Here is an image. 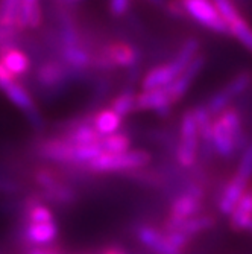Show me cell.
Returning a JSON list of instances; mask_svg holds the SVG:
<instances>
[{
    "mask_svg": "<svg viewBox=\"0 0 252 254\" xmlns=\"http://www.w3.org/2000/svg\"><path fill=\"white\" fill-rule=\"evenodd\" d=\"M152 160L151 152L145 149H129L122 154H106L102 152L93 161L85 166L90 172L95 174H119L134 172L145 169Z\"/></svg>",
    "mask_w": 252,
    "mask_h": 254,
    "instance_id": "7a4b0ae2",
    "label": "cell"
},
{
    "mask_svg": "<svg viewBox=\"0 0 252 254\" xmlns=\"http://www.w3.org/2000/svg\"><path fill=\"white\" fill-rule=\"evenodd\" d=\"M214 224H216L214 216L205 215V213H201L187 219H173L167 216V219L163 224V230L164 232H181L193 239L196 235L210 230Z\"/></svg>",
    "mask_w": 252,
    "mask_h": 254,
    "instance_id": "7c38bea8",
    "label": "cell"
},
{
    "mask_svg": "<svg viewBox=\"0 0 252 254\" xmlns=\"http://www.w3.org/2000/svg\"><path fill=\"white\" fill-rule=\"evenodd\" d=\"M84 75L85 72L75 70V68L64 64L59 58L58 60L53 58V60H46L38 65L35 72V79L43 88L53 91L64 87L67 82L81 79Z\"/></svg>",
    "mask_w": 252,
    "mask_h": 254,
    "instance_id": "5b68a950",
    "label": "cell"
},
{
    "mask_svg": "<svg viewBox=\"0 0 252 254\" xmlns=\"http://www.w3.org/2000/svg\"><path fill=\"white\" fill-rule=\"evenodd\" d=\"M58 2H59L61 5H73V3L81 2V0H58Z\"/></svg>",
    "mask_w": 252,
    "mask_h": 254,
    "instance_id": "e575fe53",
    "label": "cell"
},
{
    "mask_svg": "<svg viewBox=\"0 0 252 254\" xmlns=\"http://www.w3.org/2000/svg\"><path fill=\"white\" fill-rule=\"evenodd\" d=\"M203 65H205V57L203 55H198L184 68V72H182L172 84H169L167 87H164L166 91H167V95L170 96V99H172L173 104L179 102L182 98H184V95L187 93L189 88L192 87V84L196 79V76L201 73Z\"/></svg>",
    "mask_w": 252,
    "mask_h": 254,
    "instance_id": "4fadbf2b",
    "label": "cell"
},
{
    "mask_svg": "<svg viewBox=\"0 0 252 254\" xmlns=\"http://www.w3.org/2000/svg\"><path fill=\"white\" fill-rule=\"evenodd\" d=\"M20 0H0V26L18 31Z\"/></svg>",
    "mask_w": 252,
    "mask_h": 254,
    "instance_id": "cb8c5ba5",
    "label": "cell"
},
{
    "mask_svg": "<svg viewBox=\"0 0 252 254\" xmlns=\"http://www.w3.org/2000/svg\"><path fill=\"white\" fill-rule=\"evenodd\" d=\"M122 121H123V118H120L116 111H112L108 107V108H102L93 114L91 125H93V128L98 131V134L101 137H106V135L119 132V129L122 127Z\"/></svg>",
    "mask_w": 252,
    "mask_h": 254,
    "instance_id": "ffe728a7",
    "label": "cell"
},
{
    "mask_svg": "<svg viewBox=\"0 0 252 254\" xmlns=\"http://www.w3.org/2000/svg\"><path fill=\"white\" fill-rule=\"evenodd\" d=\"M25 219L29 224H48L55 222V215L46 201L38 195H31L25 199Z\"/></svg>",
    "mask_w": 252,
    "mask_h": 254,
    "instance_id": "ac0fdd59",
    "label": "cell"
},
{
    "mask_svg": "<svg viewBox=\"0 0 252 254\" xmlns=\"http://www.w3.org/2000/svg\"><path fill=\"white\" fill-rule=\"evenodd\" d=\"M187 17L198 21L201 26L207 28L216 34L230 35V28L220 17L213 0H181Z\"/></svg>",
    "mask_w": 252,
    "mask_h": 254,
    "instance_id": "8992f818",
    "label": "cell"
},
{
    "mask_svg": "<svg viewBox=\"0 0 252 254\" xmlns=\"http://www.w3.org/2000/svg\"><path fill=\"white\" fill-rule=\"evenodd\" d=\"M0 63L14 78L26 75L31 70L29 57L21 49H18L15 44L0 48Z\"/></svg>",
    "mask_w": 252,
    "mask_h": 254,
    "instance_id": "e0dca14e",
    "label": "cell"
},
{
    "mask_svg": "<svg viewBox=\"0 0 252 254\" xmlns=\"http://www.w3.org/2000/svg\"><path fill=\"white\" fill-rule=\"evenodd\" d=\"M102 151L106 154H122L131 149V138L125 132H116L101 138Z\"/></svg>",
    "mask_w": 252,
    "mask_h": 254,
    "instance_id": "d4e9b609",
    "label": "cell"
},
{
    "mask_svg": "<svg viewBox=\"0 0 252 254\" xmlns=\"http://www.w3.org/2000/svg\"><path fill=\"white\" fill-rule=\"evenodd\" d=\"M199 132L190 110L182 114L179 124V137L175 148V158L178 165L184 169L193 168L199 158Z\"/></svg>",
    "mask_w": 252,
    "mask_h": 254,
    "instance_id": "277c9868",
    "label": "cell"
},
{
    "mask_svg": "<svg viewBox=\"0 0 252 254\" xmlns=\"http://www.w3.org/2000/svg\"><path fill=\"white\" fill-rule=\"evenodd\" d=\"M46 202H52V204H58V205H70L78 199V193L76 190L67 184L64 181H61L59 184H56L55 188L44 190L38 193Z\"/></svg>",
    "mask_w": 252,
    "mask_h": 254,
    "instance_id": "7402d4cb",
    "label": "cell"
},
{
    "mask_svg": "<svg viewBox=\"0 0 252 254\" xmlns=\"http://www.w3.org/2000/svg\"><path fill=\"white\" fill-rule=\"evenodd\" d=\"M252 85V73L245 70V72H240L237 73L230 82H228L225 87H222V91L223 93L230 98V101L233 102L234 98L240 96L242 93H245V91Z\"/></svg>",
    "mask_w": 252,
    "mask_h": 254,
    "instance_id": "484cf974",
    "label": "cell"
},
{
    "mask_svg": "<svg viewBox=\"0 0 252 254\" xmlns=\"http://www.w3.org/2000/svg\"><path fill=\"white\" fill-rule=\"evenodd\" d=\"M58 225L56 222L48 224H29L25 222L23 228V238L31 245V248H46L55 242L58 238Z\"/></svg>",
    "mask_w": 252,
    "mask_h": 254,
    "instance_id": "9a60e30c",
    "label": "cell"
},
{
    "mask_svg": "<svg viewBox=\"0 0 252 254\" xmlns=\"http://www.w3.org/2000/svg\"><path fill=\"white\" fill-rule=\"evenodd\" d=\"M28 254H59V253L49 247H46V248H29Z\"/></svg>",
    "mask_w": 252,
    "mask_h": 254,
    "instance_id": "d6a6232c",
    "label": "cell"
},
{
    "mask_svg": "<svg viewBox=\"0 0 252 254\" xmlns=\"http://www.w3.org/2000/svg\"><path fill=\"white\" fill-rule=\"evenodd\" d=\"M18 34L20 31L17 29L0 26V48H3V46H12Z\"/></svg>",
    "mask_w": 252,
    "mask_h": 254,
    "instance_id": "4dcf8cb0",
    "label": "cell"
},
{
    "mask_svg": "<svg viewBox=\"0 0 252 254\" xmlns=\"http://www.w3.org/2000/svg\"><path fill=\"white\" fill-rule=\"evenodd\" d=\"M34 181L37 183V186L40 188V192L49 190L52 188H55L56 184H59L62 181V178L49 168H38L34 172Z\"/></svg>",
    "mask_w": 252,
    "mask_h": 254,
    "instance_id": "4316f807",
    "label": "cell"
},
{
    "mask_svg": "<svg viewBox=\"0 0 252 254\" xmlns=\"http://www.w3.org/2000/svg\"><path fill=\"white\" fill-rule=\"evenodd\" d=\"M137 239L153 254H182L184 251L178 250L170 244L163 228H156L151 224H140L135 230Z\"/></svg>",
    "mask_w": 252,
    "mask_h": 254,
    "instance_id": "30bf717a",
    "label": "cell"
},
{
    "mask_svg": "<svg viewBox=\"0 0 252 254\" xmlns=\"http://www.w3.org/2000/svg\"><path fill=\"white\" fill-rule=\"evenodd\" d=\"M0 90L6 95V98L18 108L23 111V114L26 116L29 125L35 131H41L44 128L43 116L40 110L37 108L32 96L29 95V91L23 87L17 78H14L6 68L0 63Z\"/></svg>",
    "mask_w": 252,
    "mask_h": 254,
    "instance_id": "3957f363",
    "label": "cell"
},
{
    "mask_svg": "<svg viewBox=\"0 0 252 254\" xmlns=\"http://www.w3.org/2000/svg\"><path fill=\"white\" fill-rule=\"evenodd\" d=\"M249 186L251 184L245 183L243 180L237 178L236 175H233L230 180H228V183L223 186V190L220 192L219 201H217V209H219L220 215L230 216Z\"/></svg>",
    "mask_w": 252,
    "mask_h": 254,
    "instance_id": "2e32d148",
    "label": "cell"
},
{
    "mask_svg": "<svg viewBox=\"0 0 252 254\" xmlns=\"http://www.w3.org/2000/svg\"><path fill=\"white\" fill-rule=\"evenodd\" d=\"M101 254H126V253L122 248H119V247H108Z\"/></svg>",
    "mask_w": 252,
    "mask_h": 254,
    "instance_id": "836d02e7",
    "label": "cell"
},
{
    "mask_svg": "<svg viewBox=\"0 0 252 254\" xmlns=\"http://www.w3.org/2000/svg\"><path fill=\"white\" fill-rule=\"evenodd\" d=\"M213 3H214L216 9L219 11L220 17L225 20V23H226L228 26H230L233 21H236L237 18H240L243 15L240 12V9L237 8L234 0H213Z\"/></svg>",
    "mask_w": 252,
    "mask_h": 254,
    "instance_id": "83f0119b",
    "label": "cell"
},
{
    "mask_svg": "<svg viewBox=\"0 0 252 254\" xmlns=\"http://www.w3.org/2000/svg\"><path fill=\"white\" fill-rule=\"evenodd\" d=\"M228 218H230V225L234 232H248V227L252 222V186L248 188Z\"/></svg>",
    "mask_w": 252,
    "mask_h": 254,
    "instance_id": "d6986e66",
    "label": "cell"
},
{
    "mask_svg": "<svg viewBox=\"0 0 252 254\" xmlns=\"http://www.w3.org/2000/svg\"><path fill=\"white\" fill-rule=\"evenodd\" d=\"M187 65L179 61L176 57L172 58L169 63L159 64L152 67L151 70L145 75L142 81V88L143 90H155V88H164L169 84H172Z\"/></svg>",
    "mask_w": 252,
    "mask_h": 254,
    "instance_id": "9c48e42d",
    "label": "cell"
},
{
    "mask_svg": "<svg viewBox=\"0 0 252 254\" xmlns=\"http://www.w3.org/2000/svg\"><path fill=\"white\" fill-rule=\"evenodd\" d=\"M109 108L116 111L120 118L129 116L131 113L137 111V93L132 88H125L114 98L109 104Z\"/></svg>",
    "mask_w": 252,
    "mask_h": 254,
    "instance_id": "603a6c76",
    "label": "cell"
},
{
    "mask_svg": "<svg viewBox=\"0 0 252 254\" xmlns=\"http://www.w3.org/2000/svg\"><path fill=\"white\" fill-rule=\"evenodd\" d=\"M38 154L41 158L52 163L76 166V145L67 142L62 135L49 137L38 145Z\"/></svg>",
    "mask_w": 252,
    "mask_h": 254,
    "instance_id": "ba28073f",
    "label": "cell"
},
{
    "mask_svg": "<svg viewBox=\"0 0 252 254\" xmlns=\"http://www.w3.org/2000/svg\"><path fill=\"white\" fill-rule=\"evenodd\" d=\"M166 9L175 18H186L187 17V12H186L184 6H182L181 0H169V2L166 3Z\"/></svg>",
    "mask_w": 252,
    "mask_h": 254,
    "instance_id": "1f68e13d",
    "label": "cell"
},
{
    "mask_svg": "<svg viewBox=\"0 0 252 254\" xmlns=\"http://www.w3.org/2000/svg\"><path fill=\"white\" fill-rule=\"evenodd\" d=\"M203 189L196 183H189L186 189L176 195L169 207V218L173 219H187L202 212Z\"/></svg>",
    "mask_w": 252,
    "mask_h": 254,
    "instance_id": "52a82bcc",
    "label": "cell"
},
{
    "mask_svg": "<svg viewBox=\"0 0 252 254\" xmlns=\"http://www.w3.org/2000/svg\"><path fill=\"white\" fill-rule=\"evenodd\" d=\"M242 114L236 107H228L213 122V151L222 158H231L248 146Z\"/></svg>",
    "mask_w": 252,
    "mask_h": 254,
    "instance_id": "6da1fadb",
    "label": "cell"
},
{
    "mask_svg": "<svg viewBox=\"0 0 252 254\" xmlns=\"http://www.w3.org/2000/svg\"><path fill=\"white\" fill-rule=\"evenodd\" d=\"M248 232L252 235V222H251V224H249V227H248Z\"/></svg>",
    "mask_w": 252,
    "mask_h": 254,
    "instance_id": "8d00e7d4",
    "label": "cell"
},
{
    "mask_svg": "<svg viewBox=\"0 0 252 254\" xmlns=\"http://www.w3.org/2000/svg\"><path fill=\"white\" fill-rule=\"evenodd\" d=\"M172 105L173 102L167 95L166 88L142 90V93H137V110L153 111L159 116H167L172 110Z\"/></svg>",
    "mask_w": 252,
    "mask_h": 254,
    "instance_id": "5bb4252c",
    "label": "cell"
},
{
    "mask_svg": "<svg viewBox=\"0 0 252 254\" xmlns=\"http://www.w3.org/2000/svg\"><path fill=\"white\" fill-rule=\"evenodd\" d=\"M149 2L155 3V5H163L164 3V0H149Z\"/></svg>",
    "mask_w": 252,
    "mask_h": 254,
    "instance_id": "d590c367",
    "label": "cell"
},
{
    "mask_svg": "<svg viewBox=\"0 0 252 254\" xmlns=\"http://www.w3.org/2000/svg\"><path fill=\"white\" fill-rule=\"evenodd\" d=\"M43 21L40 0H20V21L18 31L38 29Z\"/></svg>",
    "mask_w": 252,
    "mask_h": 254,
    "instance_id": "44dd1931",
    "label": "cell"
},
{
    "mask_svg": "<svg viewBox=\"0 0 252 254\" xmlns=\"http://www.w3.org/2000/svg\"><path fill=\"white\" fill-rule=\"evenodd\" d=\"M234 175L237 178L243 180L245 183L251 184V181H252V143H249L243 149L242 157L239 160V165H237V171Z\"/></svg>",
    "mask_w": 252,
    "mask_h": 254,
    "instance_id": "f1b7e54d",
    "label": "cell"
},
{
    "mask_svg": "<svg viewBox=\"0 0 252 254\" xmlns=\"http://www.w3.org/2000/svg\"><path fill=\"white\" fill-rule=\"evenodd\" d=\"M131 3L132 0H108V8L114 17H123L131 9Z\"/></svg>",
    "mask_w": 252,
    "mask_h": 254,
    "instance_id": "f546056e",
    "label": "cell"
},
{
    "mask_svg": "<svg viewBox=\"0 0 252 254\" xmlns=\"http://www.w3.org/2000/svg\"><path fill=\"white\" fill-rule=\"evenodd\" d=\"M112 67H122V68H132L139 65L140 61V52L135 46L126 43V41H111L101 48Z\"/></svg>",
    "mask_w": 252,
    "mask_h": 254,
    "instance_id": "8fae6325",
    "label": "cell"
}]
</instances>
